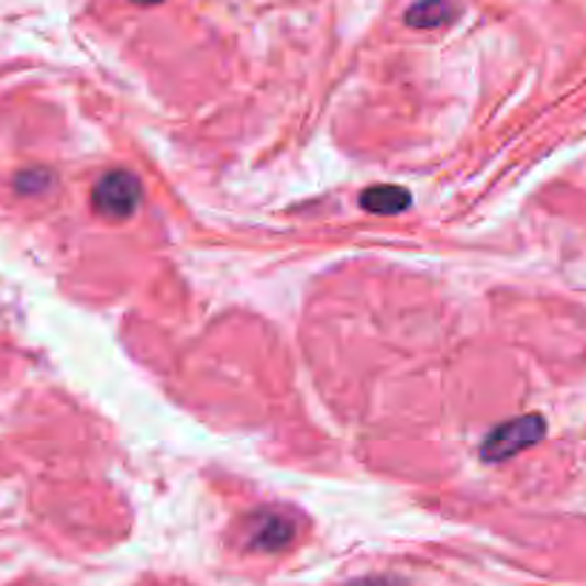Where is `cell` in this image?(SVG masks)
I'll return each instance as SVG.
<instances>
[{
    "instance_id": "5",
    "label": "cell",
    "mask_w": 586,
    "mask_h": 586,
    "mask_svg": "<svg viewBox=\"0 0 586 586\" xmlns=\"http://www.w3.org/2000/svg\"><path fill=\"white\" fill-rule=\"evenodd\" d=\"M455 18V7L450 0H418L407 12V23L414 29H438Z\"/></svg>"
},
{
    "instance_id": "1",
    "label": "cell",
    "mask_w": 586,
    "mask_h": 586,
    "mask_svg": "<svg viewBox=\"0 0 586 586\" xmlns=\"http://www.w3.org/2000/svg\"><path fill=\"white\" fill-rule=\"evenodd\" d=\"M141 203V180L126 169H112L95 184L92 207L107 221H126Z\"/></svg>"
},
{
    "instance_id": "2",
    "label": "cell",
    "mask_w": 586,
    "mask_h": 586,
    "mask_svg": "<svg viewBox=\"0 0 586 586\" xmlns=\"http://www.w3.org/2000/svg\"><path fill=\"white\" fill-rule=\"evenodd\" d=\"M543 429H546V423H543L541 414H521L515 421L500 423L484 441V457L486 461H507V457L518 455L527 446L541 441Z\"/></svg>"
},
{
    "instance_id": "7",
    "label": "cell",
    "mask_w": 586,
    "mask_h": 586,
    "mask_svg": "<svg viewBox=\"0 0 586 586\" xmlns=\"http://www.w3.org/2000/svg\"><path fill=\"white\" fill-rule=\"evenodd\" d=\"M132 3H137V7H155L161 0H132Z\"/></svg>"
},
{
    "instance_id": "3",
    "label": "cell",
    "mask_w": 586,
    "mask_h": 586,
    "mask_svg": "<svg viewBox=\"0 0 586 586\" xmlns=\"http://www.w3.org/2000/svg\"><path fill=\"white\" fill-rule=\"evenodd\" d=\"M246 529H250V546L264 552L284 550L286 543L295 538L292 521L286 515L269 512V509L252 515L250 521H246Z\"/></svg>"
},
{
    "instance_id": "6",
    "label": "cell",
    "mask_w": 586,
    "mask_h": 586,
    "mask_svg": "<svg viewBox=\"0 0 586 586\" xmlns=\"http://www.w3.org/2000/svg\"><path fill=\"white\" fill-rule=\"evenodd\" d=\"M49 180H52L49 172L32 169V172H23L21 178H18V186H21L23 192H37V189H43Z\"/></svg>"
},
{
    "instance_id": "4",
    "label": "cell",
    "mask_w": 586,
    "mask_h": 586,
    "mask_svg": "<svg viewBox=\"0 0 586 586\" xmlns=\"http://www.w3.org/2000/svg\"><path fill=\"white\" fill-rule=\"evenodd\" d=\"M412 203L407 189L400 186L384 184V186H369L364 195H361V207L369 209L375 214H398Z\"/></svg>"
}]
</instances>
